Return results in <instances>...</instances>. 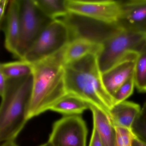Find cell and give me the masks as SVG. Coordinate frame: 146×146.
Listing matches in <instances>:
<instances>
[{
  "mask_svg": "<svg viewBox=\"0 0 146 146\" xmlns=\"http://www.w3.org/2000/svg\"><path fill=\"white\" fill-rule=\"evenodd\" d=\"M64 78L67 94L80 97L109 117L114 101L103 84L97 54H88L65 65Z\"/></svg>",
  "mask_w": 146,
  "mask_h": 146,
  "instance_id": "cell-1",
  "label": "cell"
},
{
  "mask_svg": "<svg viewBox=\"0 0 146 146\" xmlns=\"http://www.w3.org/2000/svg\"><path fill=\"white\" fill-rule=\"evenodd\" d=\"M66 47L48 58L33 64V87L27 113L28 120L50 110L53 105L67 94L64 64Z\"/></svg>",
  "mask_w": 146,
  "mask_h": 146,
  "instance_id": "cell-2",
  "label": "cell"
},
{
  "mask_svg": "<svg viewBox=\"0 0 146 146\" xmlns=\"http://www.w3.org/2000/svg\"><path fill=\"white\" fill-rule=\"evenodd\" d=\"M33 75L7 80L0 108V141L15 140L29 120Z\"/></svg>",
  "mask_w": 146,
  "mask_h": 146,
  "instance_id": "cell-3",
  "label": "cell"
},
{
  "mask_svg": "<svg viewBox=\"0 0 146 146\" xmlns=\"http://www.w3.org/2000/svg\"><path fill=\"white\" fill-rule=\"evenodd\" d=\"M97 60L102 73L111 69L130 53H138L146 44V36L116 30L100 42Z\"/></svg>",
  "mask_w": 146,
  "mask_h": 146,
  "instance_id": "cell-4",
  "label": "cell"
},
{
  "mask_svg": "<svg viewBox=\"0 0 146 146\" xmlns=\"http://www.w3.org/2000/svg\"><path fill=\"white\" fill-rule=\"evenodd\" d=\"M71 41L68 25L61 19L52 20L42 31L23 60L34 64L48 58L66 46Z\"/></svg>",
  "mask_w": 146,
  "mask_h": 146,
  "instance_id": "cell-5",
  "label": "cell"
},
{
  "mask_svg": "<svg viewBox=\"0 0 146 146\" xmlns=\"http://www.w3.org/2000/svg\"><path fill=\"white\" fill-rule=\"evenodd\" d=\"M52 21L40 10L35 0H20V31L15 57L23 60L42 31Z\"/></svg>",
  "mask_w": 146,
  "mask_h": 146,
  "instance_id": "cell-6",
  "label": "cell"
},
{
  "mask_svg": "<svg viewBox=\"0 0 146 146\" xmlns=\"http://www.w3.org/2000/svg\"><path fill=\"white\" fill-rule=\"evenodd\" d=\"M65 1L70 13L110 26L115 27L120 13V1L65 0Z\"/></svg>",
  "mask_w": 146,
  "mask_h": 146,
  "instance_id": "cell-7",
  "label": "cell"
},
{
  "mask_svg": "<svg viewBox=\"0 0 146 146\" xmlns=\"http://www.w3.org/2000/svg\"><path fill=\"white\" fill-rule=\"evenodd\" d=\"M88 133L81 115L64 116L54 124L48 141L53 146H87Z\"/></svg>",
  "mask_w": 146,
  "mask_h": 146,
  "instance_id": "cell-8",
  "label": "cell"
},
{
  "mask_svg": "<svg viewBox=\"0 0 146 146\" xmlns=\"http://www.w3.org/2000/svg\"><path fill=\"white\" fill-rule=\"evenodd\" d=\"M116 29L146 36V0L120 1Z\"/></svg>",
  "mask_w": 146,
  "mask_h": 146,
  "instance_id": "cell-9",
  "label": "cell"
},
{
  "mask_svg": "<svg viewBox=\"0 0 146 146\" xmlns=\"http://www.w3.org/2000/svg\"><path fill=\"white\" fill-rule=\"evenodd\" d=\"M137 53H130L118 63L102 73L103 84L106 91L113 96L125 82L134 76Z\"/></svg>",
  "mask_w": 146,
  "mask_h": 146,
  "instance_id": "cell-10",
  "label": "cell"
},
{
  "mask_svg": "<svg viewBox=\"0 0 146 146\" xmlns=\"http://www.w3.org/2000/svg\"><path fill=\"white\" fill-rule=\"evenodd\" d=\"M5 47L15 56L20 31V0L9 1L5 19Z\"/></svg>",
  "mask_w": 146,
  "mask_h": 146,
  "instance_id": "cell-11",
  "label": "cell"
},
{
  "mask_svg": "<svg viewBox=\"0 0 146 146\" xmlns=\"http://www.w3.org/2000/svg\"><path fill=\"white\" fill-rule=\"evenodd\" d=\"M101 48L100 42L83 37L74 39L66 47L64 64L65 65L70 64L91 54L97 55Z\"/></svg>",
  "mask_w": 146,
  "mask_h": 146,
  "instance_id": "cell-12",
  "label": "cell"
},
{
  "mask_svg": "<svg viewBox=\"0 0 146 146\" xmlns=\"http://www.w3.org/2000/svg\"><path fill=\"white\" fill-rule=\"evenodd\" d=\"M141 110L139 104L124 101L113 107L109 117L114 127H123L131 130L132 125Z\"/></svg>",
  "mask_w": 146,
  "mask_h": 146,
  "instance_id": "cell-13",
  "label": "cell"
},
{
  "mask_svg": "<svg viewBox=\"0 0 146 146\" xmlns=\"http://www.w3.org/2000/svg\"><path fill=\"white\" fill-rule=\"evenodd\" d=\"M93 124L98 131L103 146H116V133L115 127L110 117L100 109L90 105Z\"/></svg>",
  "mask_w": 146,
  "mask_h": 146,
  "instance_id": "cell-14",
  "label": "cell"
},
{
  "mask_svg": "<svg viewBox=\"0 0 146 146\" xmlns=\"http://www.w3.org/2000/svg\"><path fill=\"white\" fill-rule=\"evenodd\" d=\"M90 104L80 97L67 94L53 105L50 111L67 115H80L90 109Z\"/></svg>",
  "mask_w": 146,
  "mask_h": 146,
  "instance_id": "cell-15",
  "label": "cell"
},
{
  "mask_svg": "<svg viewBox=\"0 0 146 146\" xmlns=\"http://www.w3.org/2000/svg\"><path fill=\"white\" fill-rule=\"evenodd\" d=\"M33 64L26 60L2 63L0 66V73L9 79H18L32 75Z\"/></svg>",
  "mask_w": 146,
  "mask_h": 146,
  "instance_id": "cell-16",
  "label": "cell"
},
{
  "mask_svg": "<svg viewBox=\"0 0 146 146\" xmlns=\"http://www.w3.org/2000/svg\"><path fill=\"white\" fill-rule=\"evenodd\" d=\"M35 2L42 12L52 20L64 17L70 13L65 0H35Z\"/></svg>",
  "mask_w": 146,
  "mask_h": 146,
  "instance_id": "cell-17",
  "label": "cell"
},
{
  "mask_svg": "<svg viewBox=\"0 0 146 146\" xmlns=\"http://www.w3.org/2000/svg\"><path fill=\"white\" fill-rule=\"evenodd\" d=\"M134 78L137 90L141 93L146 92V44L137 54Z\"/></svg>",
  "mask_w": 146,
  "mask_h": 146,
  "instance_id": "cell-18",
  "label": "cell"
},
{
  "mask_svg": "<svg viewBox=\"0 0 146 146\" xmlns=\"http://www.w3.org/2000/svg\"><path fill=\"white\" fill-rule=\"evenodd\" d=\"M131 131L137 138L146 144V102L137 116Z\"/></svg>",
  "mask_w": 146,
  "mask_h": 146,
  "instance_id": "cell-19",
  "label": "cell"
},
{
  "mask_svg": "<svg viewBox=\"0 0 146 146\" xmlns=\"http://www.w3.org/2000/svg\"><path fill=\"white\" fill-rule=\"evenodd\" d=\"M135 86L134 76L119 87L113 96L114 105L125 101L133 92Z\"/></svg>",
  "mask_w": 146,
  "mask_h": 146,
  "instance_id": "cell-20",
  "label": "cell"
},
{
  "mask_svg": "<svg viewBox=\"0 0 146 146\" xmlns=\"http://www.w3.org/2000/svg\"><path fill=\"white\" fill-rule=\"evenodd\" d=\"M116 133V146H132L136 137L131 130L121 127H115Z\"/></svg>",
  "mask_w": 146,
  "mask_h": 146,
  "instance_id": "cell-21",
  "label": "cell"
},
{
  "mask_svg": "<svg viewBox=\"0 0 146 146\" xmlns=\"http://www.w3.org/2000/svg\"><path fill=\"white\" fill-rule=\"evenodd\" d=\"M89 146H103L98 131L94 126Z\"/></svg>",
  "mask_w": 146,
  "mask_h": 146,
  "instance_id": "cell-22",
  "label": "cell"
},
{
  "mask_svg": "<svg viewBox=\"0 0 146 146\" xmlns=\"http://www.w3.org/2000/svg\"><path fill=\"white\" fill-rule=\"evenodd\" d=\"M9 1L7 0H1L0 1V18L1 22L2 23L5 19V12L6 11L7 5L9 4Z\"/></svg>",
  "mask_w": 146,
  "mask_h": 146,
  "instance_id": "cell-23",
  "label": "cell"
},
{
  "mask_svg": "<svg viewBox=\"0 0 146 146\" xmlns=\"http://www.w3.org/2000/svg\"><path fill=\"white\" fill-rule=\"evenodd\" d=\"M0 94L2 97L6 90L7 80L2 73H0Z\"/></svg>",
  "mask_w": 146,
  "mask_h": 146,
  "instance_id": "cell-24",
  "label": "cell"
},
{
  "mask_svg": "<svg viewBox=\"0 0 146 146\" xmlns=\"http://www.w3.org/2000/svg\"><path fill=\"white\" fill-rule=\"evenodd\" d=\"M132 146H146V144L136 136L133 140Z\"/></svg>",
  "mask_w": 146,
  "mask_h": 146,
  "instance_id": "cell-25",
  "label": "cell"
},
{
  "mask_svg": "<svg viewBox=\"0 0 146 146\" xmlns=\"http://www.w3.org/2000/svg\"><path fill=\"white\" fill-rule=\"evenodd\" d=\"M1 146H18L15 140H9L4 142Z\"/></svg>",
  "mask_w": 146,
  "mask_h": 146,
  "instance_id": "cell-26",
  "label": "cell"
},
{
  "mask_svg": "<svg viewBox=\"0 0 146 146\" xmlns=\"http://www.w3.org/2000/svg\"><path fill=\"white\" fill-rule=\"evenodd\" d=\"M40 146H53L48 141L46 143H43V144H42V145H40Z\"/></svg>",
  "mask_w": 146,
  "mask_h": 146,
  "instance_id": "cell-27",
  "label": "cell"
}]
</instances>
